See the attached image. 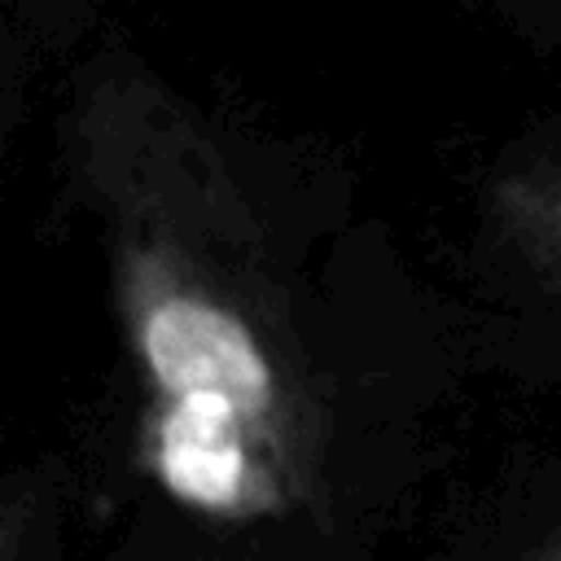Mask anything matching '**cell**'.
Here are the masks:
<instances>
[{
	"mask_svg": "<svg viewBox=\"0 0 561 561\" xmlns=\"http://www.w3.org/2000/svg\"><path fill=\"white\" fill-rule=\"evenodd\" d=\"M548 561H561V552H552V557H548Z\"/></svg>",
	"mask_w": 561,
	"mask_h": 561,
	"instance_id": "3",
	"label": "cell"
},
{
	"mask_svg": "<svg viewBox=\"0 0 561 561\" xmlns=\"http://www.w3.org/2000/svg\"><path fill=\"white\" fill-rule=\"evenodd\" d=\"M491 219L561 302V158L513 167L491 184Z\"/></svg>",
	"mask_w": 561,
	"mask_h": 561,
	"instance_id": "2",
	"label": "cell"
},
{
	"mask_svg": "<svg viewBox=\"0 0 561 561\" xmlns=\"http://www.w3.org/2000/svg\"><path fill=\"white\" fill-rule=\"evenodd\" d=\"M114 289L145 381V473L215 522L285 517L307 460L294 394L259 329L162 241L118 245Z\"/></svg>",
	"mask_w": 561,
	"mask_h": 561,
	"instance_id": "1",
	"label": "cell"
}]
</instances>
